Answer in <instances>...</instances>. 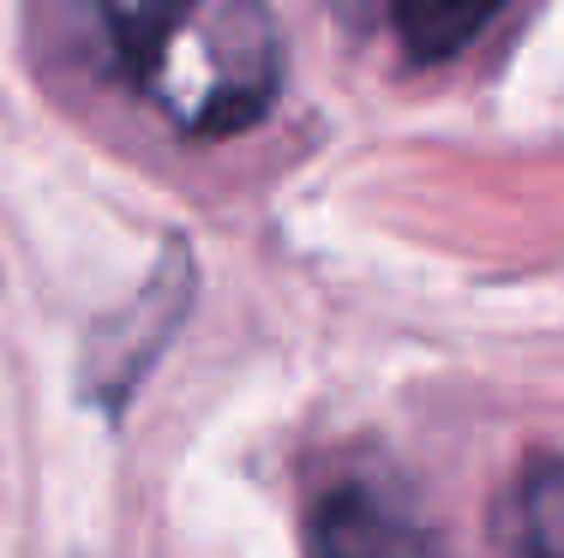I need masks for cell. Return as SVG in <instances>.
Returning <instances> with one entry per match:
<instances>
[{
  "label": "cell",
  "instance_id": "cell-1",
  "mask_svg": "<svg viewBox=\"0 0 564 558\" xmlns=\"http://www.w3.org/2000/svg\"><path fill=\"white\" fill-rule=\"evenodd\" d=\"M102 24L120 78L186 139L252 127L282 85L276 24L247 0L109 7Z\"/></svg>",
  "mask_w": 564,
  "mask_h": 558
},
{
  "label": "cell",
  "instance_id": "cell-2",
  "mask_svg": "<svg viewBox=\"0 0 564 558\" xmlns=\"http://www.w3.org/2000/svg\"><path fill=\"white\" fill-rule=\"evenodd\" d=\"M318 558H445L433 516L402 486L384 481H337L313 504Z\"/></svg>",
  "mask_w": 564,
  "mask_h": 558
},
{
  "label": "cell",
  "instance_id": "cell-3",
  "mask_svg": "<svg viewBox=\"0 0 564 558\" xmlns=\"http://www.w3.org/2000/svg\"><path fill=\"white\" fill-rule=\"evenodd\" d=\"M499 523L517 558H564V457H546L517 474Z\"/></svg>",
  "mask_w": 564,
  "mask_h": 558
},
{
  "label": "cell",
  "instance_id": "cell-4",
  "mask_svg": "<svg viewBox=\"0 0 564 558\" xmlns=\"http://www.w3.org/2000/svg\"><path fill=\"white\" fill-rule=\"evenodd\" d=\"M487 24H492V12H480V7H402L397 12V31L414 61H451Z\"/></svg>",
  "mask_w": 564,
  "mask_h": 558
}]
</instances>
